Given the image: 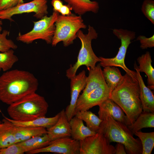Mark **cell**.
Masks as SVG:
<instances>
[{
	"label": "cell",
	"mask_w": 154,
	"mask_h": 154,
	"mask_svg": "<svg viewBox=\"0 0 154 154\" xmlns=\"http://www.w3.org/2000/svg\"><path fill=\"white\" fill-rule=\"evenodd\" d=\"M87 77L85 71L83 70L70 79V101L65 110L69 121L75 116L76 102L80 93L86 86Z\"/></svg>",
	"instance_id": "cell-13"
},
{
	"label": "cell",
	"mask_w": 154,
	"mask_h": 154,
	"mask_svg": "<svg viewBox=\"0 0 154 154\" xmlns=\"http://www.w3.org/2000/svg\"><path fill=\"white\" fill-rule=\"evenodd\" d=\"M72 10L71 7L68 5H63L59 11V13L63 16H69L72 14L71 11Z\"/></svg>",
	"instance_id": "cell-34"
},
{
	"label": "cell",
	"mask_w": 154,
	"mask_h": 154,
	"mask_svg": "<svg viewBox=\"0 0 154 154\" xmlns=\"http://www.w3.org/2000/svg\"><path fill=\"white\" fill-rule=\"evenodd\" d=\"M79 141V154H115V147L100 130Z\"/></svg>",
	"instance_id": "cell-10"
},
{
	"label": "cell",
	"mask_w": 154,
	"mask_h": 154,
	"mask_svg": "<svg viewBox=\"0 0 154 154\" xmlns=\"http://www.w3.org/2000/svg\"><path fill=\"white\" fill-rule=\"evenodd\" d=\"M77 35L81 41V46L77 61L73 65H70L66 70V76L69 79L76 75L77 70L80 66H85L88 70L94 68L96 63L100 61L99 57L96 55L92 46V40L98 37V33L94 27L89 25L86 34H84L80 30Z\"/></svg>",
	"instance_id": "cell-5"
},
{
	"label": "cell",
	"mask_w": 154,
	"mask_h": 154,
	"mask_svg": "<svg viewBox=\"0 0 154 154\" xmlns=\"http://www.w3.org/2000/svg\"></svg>",
	"instance_id": "cell-41"
},
{
	"label": "cell",
	"mask_w": 154,
	"mask_h": 154,
	"mask_svg": "<svg viewBox=\"0 0 154 154\" xmlns=\"http://www.w3.org/2000/svg\"><path fill=\"white\" fill-rule=\"evenodd\" d=\"M60 112V117L56 123L50 127L46 129L47 134L51 141L71 137L70 126L65 110L62 109Z\"/></svg>",
	"instance_id": "cell-14"
},
{
	"label": "cell",
	"mask_w": 154,
	"mask_h": 154,
	"mask_svg": "<svg viewBox=\"0 0 154 154\" xmlns=\"http://www.w3.org/2000/svg\"><path fill=\"white\" fill-rule=\"evenodd\" d=\"M104 77L111 92L122 81L123 76L119 69L113 66H107L102 70Z\"/></svg>",
	"instance_id": "cell-24"
},
{
	"label": "cell",
	"mask_w": 154,
	"mask_h": 154,
	"mask_svg": "<svg viewBox=\"0 0 154 154\" xmlns=\"http://www.w3.org/2000/svg\"><path fill=\"white\" fill-rule=\"evenodd\" d=\"M59 15L58 12L53 11L50 16L46 15L38 21H33L34 25L32 29L24 34L19 33L17 39L29 44L35 40L41 39L48 44H51L55 29V23Z\"/></svg>",
	"instance_id": "cell-8"
},
{
	"label": "cell",
	"mask_w": 154,
	"mask_h": 154,
	"mask_svg": "<svg viewBox=\"0 0 154 154\" xmlns=\"http://www.w3.org/2000/svg\"><path fill=\"white\" fill-rule=\"evenodd\" d=\"M139 64L138 69L140 72L145 73L147 77V87L150 89H154V69L152 65V62L151 54L147 51L137 59Z\"/></svg>",
	"instance_id": "cell-17"
},
{
	"label": "cell",
	"mask_w": 154,
	"mask_h": 154,
	"mask_svg": "<svg viewBox=\"0 0 154 154\" xmlns=\"http://www.w3.org/2000/svg\"><path fill=\"white\" fill-rule=\"evenodd\" d=\"M69 122L71 130V136L75 140L80 141L96 133L85 126L83 121L75 116L70 119Z\"/></svg>",
	"instance_id": "cell-20"
},
{
	"label": "cell",
	"mask_w": 154,
	"mask_h": 154,
	"mask_svg": "<svg viewBox=\"0 0 154 154\" xmlns=\"http://www.w3.org/2000/svg\"><path fill=\"white\" fill-rule=\"evenodd\" d=\"M85 121L86 126L91 130L97 132L102 120L91 111L88 110L77 112L75 116Z\"/></svg>",
	"instance_id": "cell-26"
},
{
	"label": "cell",
	"mask_w": 154,
	"mask_h": 154,
	"mask_svg": "<svg viewBox=\"0 0 154 154\" xmlns=\"http://www.w3.org/2000/svg\"><path fill=\"white\" fill-rule=\"evenodd\" d=\"M3 116L2 122H0V149L17 143L13 130L14 125L5 116Z\"/></svg>",
	"instance_id": "cell-18"
},
{
	"label": "cell",
	"mask_w": 154,
	"mask_h": 154,
	"mask_svg": "<svg viewBox=\"0 0 154 154\" xmlns=\"http://www.w3.org/2000/svg\"><path fill=\"white\" fill-rule=\"evenodd\" d=\"M141 11L145 17L154 24V1L144 0L142 3Z\"/></svg>",
	"instance_id": "cell-30"
},
{
	"label": "cell",
	"mask_w": 154,
	"mask_h": 154,
	"mask_svg": "<svg viewBox=\"0 0 154 154\" xmlns=\"http://www.w3.org/2000/svg\"><path fill=\"white\" fill-rule=\"evenodd\" d=\"M98 114L99 117L102 120L99 130L103 133L109 142L122 144L127 154H142L140 140L133 137L127 126L115 120L107 113L99 111Z\"/></svg>",
	"instance_id": "cell-3"
},
{
	"label": "cell",
	"mask_w": 154,
	"mask_h": 154,
	"mask_svg": "<svg viewBox=\"0 0 154 154\" xmlns=\"http://www.w3.org/2000/svg\"><path fill=\"white\" fill-rule=\"evenodd\" d=\"M25 153L23 148L17 143L0 150V154H23Z\"/></svg>",
	"instance_id": "cell-31"
},
{
	"label": "cell",
	"mask_w": 154,
	"mask_h": 154,
	"mask_svg": "<svg viewBox=\"0 0 154 154\" xmlns=\"http://www.w3.org/2000/svg\"><path fill=\"white\" fill-rule=\"evenodd\" d=\"M78 15H81L87 12L96 13L98 11L99 3L96 1L90 0H63Z\"/></svg>",
	"instance_id": "cell-19"
},
{
	"label": "cell",
	"mask_w": 154,
	"mask_h": 154,
	"mask_svg": "<svg viewBox=\"0 0 154 154\" xmlns=\"http://www.w3.org/2000/svg\"><path fill=\"white\" fill-rule=\"evenodd\" d=\"M113 33L121 42V46L117 53L115 57L112 58L99 57V64L104 68L107 66L120 67L126 73L132 77L137 79L136 72L129 69L127 67L125 63L127 49L131 41L135 38V33L126 29H114L113 30Z\"/></svg>",
	"instance_id": "cell-7"
},
{
	"label": "cell",
	"mask_w": 154,
	"mask_h": 154,
	"mask_svg": "<svg viewBox=\"0 0 154 154\" xmlns=\"http://www.w3.org/2000/svg\"><path fill=\"white\" fill-rule=\"evenodd\" d=\"M134 134L138 137L141 141L142 154H151L154 147V132L146 133L138 131Z\"/></svg>",
	"instance_id": "cell-27"
},
{
	"label": "cell",
	"mask_w": 154,
	"mask_h": 154,
	"mask_svg": "<svg viewBox=\"0 0 154 154\" xmlns=\"http://www.w3.org/2000/svg\"><path fill=\"white\" fill-rule=\"evenodd\" d=\"M13 130L17 143L35 136L47 133L46 129L42 127L18 126L14 125Z\"/></svg>",
	"instance_id": "cell-21"
},
{
	"label": "cell",
	"mask_w": 154,
	"mask_h": 154,
	"mask_svg": "<svg viewBox=\"0 0 154 154\" xmlns=\"http://www.w3.org/2000/svg\"><path fill=\"white\" fill-rule=\"evenodd\" d=\"M18 60L13 49L0 52V68L4 72L8 71Z\"/></svg>",
	"instance_id": "cell-28"
},
{
	"label": "cell",
	"mask_w": 154,
	"mask_h": 154,
	"mask_svg": "<svg viewBox=\"0 0 154 154\" xmlns=\"http://www.w3.org/2000/svg\"><path fill=\"white\" fill-rule=\"evenodd\" d=\"M19 0H0V11L16 6Z\"/></svg>",
	"instance_id": "cell-33"
},
{
	"label": "cell",
	"mask_w": 154,
	"mask_h": 154,
	"mask_svg": "<svg viewBox=\"0 0 154 154\" xmlns=\"http://www.w3.org/2000/svg\"><path fill=\"white\" fill-rule=\"evenodd\" d=\"M1 149L0 148V150Z\"/></svg>",
	"instance_id": "cell-40"
},
{
	"label": "cell",
	"mask_w": 154,
	"mask_h": 154,
	"mask_svg": "<svg viewBox=\"0 0 154 154\" xmlns=\"http://www.w3.org/2000/svg\"><path fill=\"white\" fill-rule=\"evenodd\" d=\"M111 93L106 83L94 89L84 98L77 100L76 113L79 111L88 110L94 106H98L110 98Z\"/></svg>",
	"instance_id": "cell-12"
},
{
	"label": "cell",
	"mask_w": 154,
	"mask_h": 154,
	"mask_svg": "<svg viewBox=\"0 0 154 154\" xmlns=\"http://www.w3.org/2000/svg\"><path fill=\"white\" fill-rule=\"evenodd\" d=\"M47 0H33L27 3L17 4L11 8L0 11V20H8L13 21L14 15L23 13H34V16L40 19L47 15L48 11Z\"/></svg>",
	"instance_id": "cell-9"
},
{
	"label": "cell",
	"mask_w": 154,
	"mask_h": 154,
	"mask_svg": "<svg viewBox=\"0 0 154 154\" xmlns=\"http://www.w3.org/2000/svg\"><path fill=\"white\" fill-rule=\"evenodd\" d=\"M60 116V112H59L52 117H46L45 116L41 117L31 121L25 122L17 121L5 117L13 124L16 126L42 127L47 129L56 123Z\"/></svg>",
	"instance_id": "cell-22"
},
{
	"label": "cell",
	"mask_w": 154,
	"mask_h": 154,
	"mask_svg": "<svg viewBox=\"0 0 154 154\" xmlns=\"http://www.w3.org/2000/svg\"><path fill=\"white\" fill-rule=\"evenodd\" d=\"M9 32L7 30H4L0 33V52H3L10 49L15 50L17 48V46L11 40L7 38Z\"/></svg>",
	"instance_id": "cell-29"
},
{
	"label": "cell",
	"mask_w": 154,
	"mask_h": 154,
	"mask_svg": "<svg viewBox=\"0 0 154 154\" xmlns=\"http://www.w3.org/2000/svg\"><path fill=\"white\" fill-rule=\"evenodd\" d=\"M99 111L109 114L115 120L129 125L127 118L120 107L110 98H109L98 105Z\"/></svg>",
	"instance_id": "cell-16"
},
{
	"label": "cell",
	"mask_w": 154,
	"mask_h": 154,
	"mask_svg": "<svg viewBox=\"0 0 154 154\" xmlns=\"http://www.w3.org/2000/svg\"><path fill=\"white\" fill-rule=\"evenodd\" d=\"M123 76L122 81L112 92L110 98L123 110L130 125L143 112L140 86L137 79L126 73Z\"/></svg>",
	"instance_id": "cell-2"
},
{
	"label": "cell",
	"mask_w": 154,
	"mask_h": 154,
	"mask_svg": "<svg viewBox=\"0 0 154 154\" xmlns=\"http://www.w3.org/2000/svg\"><path fill=\"white\" fill-rule=\"evenodd\" d=\"M125 147L123 144L117 143L115 147V154H126Z\"/></svg>",
	"instance_id": "cell-36"
},
{
	"label": "cell",
	"mask_w": 154,
	"mask_h": 154,
	"mask_svg": "<svg viewBox=\"0 0 154 154\" xmlns=\"http://www.w3.org/2000/svg\"><path fill=\"white\" fill-rule=\"evenodd\" d=\"M24 0H19V2L18 4H19L21 3H23Z\"/></svg>",
	"instance_id": "cell-38"
},
{
	"label": "cell",
	"mask_w": 154,
	"mask_h": 154,
	"mask_svg": "<svg viewBox=\"0 0 154 154\" xmlns=\"http://www.w3.org/2000/svg\"><path fill=\"white\" fill-rule=\"evenodd\" d=\"M2 24H3V23H2V21L1 20H0V33H1L2 31Z\"/></svg>",
	"instance_id": "cell-37"
},
{
	"label": "cell",
	"mask_w": 154,
	"mask_h": 154,
	"mask_svg": "<svg viewBox=\"0 0 154 154\" xmlns=\"http://www.w3.org/2000/svg\"><path fill=\"white\" fill-rule=\"evenodd\" d=\"M38 79L32 73L14 69L0 76V100L8 105L30 94L38 88Z\"/></svg>",
	"instance_id": "cell-1"
},
{
	"label": "cell",
	"mask_w": 154,
	"mask_h": 154,
	"mask_svg": "<svg viewBox=\"0 0 154 154\" xmlns=\"http://www.w3.org/2000/svg\"><path fill=\"white\" fill-rule=\"evenodd\" d=\"M54 24L55 29L51 43L53 46L61 41L65 47L72 44L77 37L78 31L87 27L81 15L73 14L69 16L59 14Z\"/></svg>",
	"instance_id": "cell-6"
},
{
	"label": "cell",
	"mask_w": 154,
	"mask_h": 154,
	"mask_svg": "<svg viewBox=\"0 0 154 154\" xmlns=\"http://www.w3.org/2000/svg\"><path fill=\"white\" fill-rule=\"evenodd\" d=\"M135 62L134 69L140 86L139 97L143 112L154 113V96L153 92L145 85Z\"/></svg>",
	"instance_id": "cell-15"
},
{
	"label": "cell",
	"mask_w": 154,
	"mask_h": 154,
	"mask_svg": "<svg viewBox=\"0 0 154 154\" xmlns=\"http://www.w3.org/2000/svg\"><path fill=\"white\" fill-rule=\"evenodd\" d=\"M51 140L47 134L34 136L25 141L18 143L25 153L38 149L48 146Z\"/></svg>",
	"instance_id": "cell-23"
},
{
	"label": "cell",
	"mask_w": 154,
	"mask_h": 154,
	"mask_svg": "<svg viewBox=\"0 0 154 154\" xmlns=\"http://www.w3.org/2000/svg\"><path fill=\"white\" fill-rule=\"evenodd\" d=\"M1 70V69L0 68V72Z\"/></svg>",
	"instance_id": "cell-39"
},
{
	"label": "cell",
	"mask_w": 154,
	"mask_h": 154,
	"mask_svg": "<svg viewBox=\"0 0 154 154\" xmlns=\"http://www.w3.org/2000/svg\"><path fill=\"white\" fill-rule=\"evenodd\" d=\"M51 4L53 7V11L59 13L60 8L63 5L61 0H51Z\"/></svg>",
	"instance_id": "cell-35"
},
{
	"label": "cell",
	"mask_w": 154,
	"mask_h": 154,
	"mask_svg": "<svg viewBox=\"0 0 154 154\" xmlns=\"http://www.w3.org/2000/svg\"><path fill=\"white\" fill-rule=\"evenodd\" d=\"M128 127L133 134L145 128L154 127V113L143 111L134 122Z\"/></svg>",
	"instance_id": "cell-25"
},
{
	"label": "cell",
	"mask_w": 154,
	"mask_h": 154,
	"mask_svg": "<svg viewBox=\"0 0 154 154\" xmlns=\"http://www.w3.org/2000/svg\"><path fill=\"white\" fill-rule=\"evenodd\" d=\"M53 153L62 154H79L80 141L70 137L57 139L51 141L47 146L29 152L28 154Z\"/></svg>",
	"instance_id": "cell-11"
},
{
	"label": "cell",
	"mask_w": 154,
	"mask_h": 154,
	"mask_svg": "<svg viewBox=\"0 0 154 154\" xmlns=\"http://www.w3.org/2000/svg\"><path fill=\"white\" fill-rule=\"evenodd\" d=\"M137 40L139 41L140 48L142 49L154 46V35L149 38H147L144 35H139L137 38Z\"/></svg>",
	"instance_id": "cell-32"
},
{
	"label": "cell",
	"mask_w": 154,
	"mask_h": 154,
	"mask_svg": "<svg viewBox=\"0 0 154 154\" xmlns=\"http://www.w3.org/2000/svg\"><path fill=\"white\" fill-rule=\"evenodd\" d=\"M48 107L44 98L35 92L9 105L7 110L11 119L25 122L45 117Z\"/></svg>",
	"instance_id": "cell-4"
}]
</instances>
